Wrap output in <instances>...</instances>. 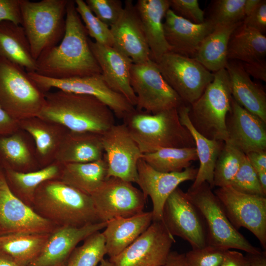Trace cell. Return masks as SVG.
<instances>
[{
  "label": "cell",
  "mask_w": 266,
  "mask_h": 266,
  "mask_svg": "<svg viewBox=\"0 0 266 266\" xmlns=\"http://www.w3.org/2000/svg\"><path fill=\"white\" fill-rule=\"evenodd\" d=\"M38 88L45 94L52 88L93 96L105 104L118 118L123 119L135 107L122 95L111 90L101 74L66 79H54L28 72Z\"/></svg>",
  "instance_id": "obj_12"
},
{
  "label": "cell",
  "mask_w": 266,
  "mask_h": 266,
  "mask_svg": "<svg viewBox=\"0 0 266 266\" xmlns=\"http://www.w3.org/2000/svg\"><path fill=\"white\" fill-rule=\"evenodd\" d=\"M68 0H22V27L36 61L46 50L57 45L66 32Z\"/></svg>",
  "instance_id": "obj_5"
},
{
  "label": "cell",
  "mask_w": 266,
  "mask_h": 266,
  "mask_svg": "<svg viewBox=\"0 0 266 266\" xmlns=\"http://www.w3.org/2000/svg\"><path fill=\"white\" fill-rule=\"evenodd\" d=\"M49 233L14 234L0 236V251L20 266H28L42 252Z\"/></svg>",
  "instance_id": "obj_36"
},
{
  "label": "cell",
  "mask_w": 266,
  "mask_h": 266,
  "mask_svg": "<svg viewBox=\"0 0 266 266\" xmlns=\"http://www.w3.org/2000/svg\"><path fill=\"white\" fill-rule=\"evenodd\" d=\"M66 21L63 39L59 44L40 55L36 60L35 72L54 79L101 74L90 47L87 31L73 0H68Z\"/></svg>",
  "instance_id": "obj_1"
},
{
  "label": "cell",
  "mask_w": 266,
  "mask_h": 266,
  "mask_svg": "<svg viewBox=\"0 0 266 266\" xmlns=\"http://www.w3.org/2000/svg\"><path fill=\"white\" fill-rule=\"evenodd\" d=\"M260 0H246L244 6L245 17L257 5Z\"/></svg>",
  "instance_id": "obj_55"
},
{
  "label": "cell",
  "mask_w": 266,
  "mask_h": 266,
  "mask_svg": "<svg viewBox=\"0 0 266 266\" xmlns=\"http://www.w3.org/2000/svg\"><path fill=\"white\" fill-rule=\"evenodd\" d=\"M219 266H249L246 258L241 252L227 250Z\"/></svg>",
  "instance_id": "obj_50"
},
{
  "label": "cell",
  "mask_w": 266,
  "mask_h": 266,
  "mask_svg": "<svg viewBox=\"0 0 266 266\" xmlns=\"http://www.w3.org/2000/svg\"><path fill=\"white\" fill-rule=\"evenodd\" d=\"M242 24L263 34L266 32V0H260L256 7L246 16Z\"/></svg>",
  "instance_id": "obj_46"
},
{
  "label": "cell",
  "mask_w": 266,
  "mask_h": 266,
  "mask_svg": "<svg viewBox=\"0 0 266 266\" xmlns=\"http://www.w3.org/2000/svg\"><path fill=\"white\" fill-rule=\"evenodd\" d=\"M249 266H266V251L259 253H246L245 256Z\"/></svg>",
  "instance_id": "obj_52"
},
{
  "label": "cell",
  "mask_w": 266,
  "mask_h": 266,
  "mask_svg": "<svg viewBox=\"0 0 266 266\" xmlns=\"http://www.w3.org/2000/svg\"><path fill=\"white\" fill-rule=\"evenodd\" d=\"M32 207L57 226L80 227L100 222L91 196L60 179L41 183L35 192Z\"/></svg>",
  "instance_id": "obj_3"
},
{
  "label": "cell",
  "mask_w": 266,
  "mask_h": 266,
  "mask_svg": "<svg viewBox=\"0 0 266 266\" xmlns=\"http://www.w3.org/2000/svg\"><path fill=\"white\" fill-rule=\"evenodd\" d=\"M141 159L154 169L162 172H180L198 160L195 147L163 148L142 154Z\"/></svg>",
  "instance_id": "obj_37"
},
{
  "label": "cell",
  "mask_w": 266,
  "mask_h": 266,
  "mask_svg": "<svg viewBox=\"0 0 266 266\" xmlns=\"http://www.w3.org/2000/svg\"><path fill=\"white\" fill-rule=\"evenodd\" d=\"M107 178L104 156L98 161L64 164L60 180L82 193L92 195Z\"/></svg>",
  "instance_id": "obj_34"
},
{
  "label": "cell",
  "mask_w": 266,
  "mask_h": 266,
  "mask_svg": "<svg viewBox=\"0 0 266 266\" xmlns=\"http://www.w3.org/2000/svg\"><path fill=\"white\" fill-rule=\"evenodd\" d=\"M103 155L102 134L69 131L55 161L62 164L91 162L102 159Z\"/></svg>",
  "instance_id": "obj_30"
},
{
  "label": "cell",
  "mask_w": 266,
  "mask_h": 266,
  "mask_svg": "<svg viewBox=\"0 0 266 266\" xmlns=\"http://www.w3.org/2000/svg\"><path fill=\"white\" fill-rule=\"evenodd\" d=\"M107 223L100 222L80 227H56L49 233L40 255L28 266H56L65 263L80 241L104 229Z\"/></svg>",
  "instance_id": "obj_22"
},
{
  "label": "cell",
  "mask_w": 266,
  "mask_h": 266,
  "mask_svg": "<svg viewBox=\"0 0 266 266\" xmlns=\"http://www.w3.org/2000/svg\"><path fill=\"white\" fill-rule=\"evenodd\" d=\"M175 242L163 221H153L132 244L109 260L114 266H164Z\"/></svg>",
  "instance_id": "obj_14"
},
{
  "label": "cell",
  "mask_w": 266,
  "mask_h": 266,
  "mask_svg": "<svg viewBox=\"0 0 266 266\" xmlns=\"http://www.w3.org/2000/svg\"><path fill=\"white\" fill-rule=\"evenodd\" d=\"M106 254L102 233L97 232L84 240L81 246L75 247L63 266H96Z\"/></svg>",
  "instance_id": "obj_38"
},
{
  "label": "cell",
  "mask_w": 266,
  "mask_h": 266,
  "mask_svg": "<svg viewBox=\"0 0 266 266\" xmlns=\"http://www.w3.org/2000/svg\"><path fill=\"white\" fill-rule=\"evenodd\" d=\"M156 63L166 81L187 105L199 99L214 78V73L194 58L172 52Z\"/></svg>",
  "instance_id": "obj_10"
},
{
  "label": "cell",
  "mask_w": 266,
  "mask_h": 266,
  "mask_svg": "<svg viewBox=\"0 0 266 266\" xmlns=\"http://www.w3.org/2000/svg\"><path fill=\"white\" fill-rule=\"evenodd\" d=\"M242 63V62H241ZM245 71L254 78L266 81V61L265 59L259 61L242 63Z\"/></svg>",
  "instance_id": "obj_48"
},
{
  "label": "cell",
  "mask_w": 266,
  "mask_h": 266,
  "mask_svg": "<svg viewBox=\"0 0 266 266\" xmlns=\"http://www.w3.org/2000/svg\"><path fill=\"white\" fill-rule=\"evenodd\" d=\"M20 128L33 138L41 168L55 161L57 154L69 130L59 124L37 116L19 121Z\"/></svg>",
  "instance_id": "obj_27"
},
{
  "label": "cell",
  "mask_w": 266,
  "mask_h": 266,
  "mask_svg": "<svg viewBox=\"0 0 266 266\" xmlns=\"http://www.w3.org/2000/svg\"><path fill=\"white\" fill-rule=\"evenodd\" d=\"M137 184L152 202L153 221H163L165 203L170 195L183 182L195 180L198 169L189 167L180 172L158 171L140 159L137 165Z\"/></svg>",
  "instance_id": "obj_18"
},
{
  "label": "cell",
  "mask_w": 266,
  "mask_h": 266,
  "mask_svg": "<svg viewBox=\"0 0 266 266\" xmlns=\"http://www.w3.org/2000/svg\"><path fill=\"white\" fill-rule=\"evenodd\" d=\"M227 250L206 245L185 254L187 266H219Z\"/></svg>",
  "instance_id": "obj_44"
},
{
  "label": "cell",
  "mask_w": 266,
  "mask_h": 266,
  "mask_svg": "<svg viewBox=\"0 0 266 266\" xmlns=\"http://www.w3.org/2000/svg\"><path fill=\"white\" fill-rule=\"evenodd\" d=\"M241 23L215 27L203 40L194 58L211 72L225 68L230 37Z\"/></svg>",
  "instance_id": "obj_33"
},
{
  "label": "cell",
  "mask_w": 266,
  "mask_h": 266,
  "mask_svg": "<svg viewBox=\"0 0 266 266\" xmlns=\"http://www.w3.org/2000/svg\"><path fill=\"white\" fill-rule=\"evenodd\" d=\"M0 58L23 67L28 72H36V61L23 28L9 21L0 23Z\"/></svg>",
  "instance_id": "obj_31"
},
{
  "label": "cell",
  "mask_w": 266,
  "mask_h": 266,
  "mask_svg": "<svg viewBox=\"0 0 266 266\" xmlns=\"http://www.w3.org/2000/svg\"><path fill=\"white\" fill-rule=\"evenodd\" d=\"M57 226L16 197L0 169V236L23 233H49Z\"/></svg>",
  "instance_id": "obj_16"
},
{
  "label": "cell",
  "mask_w": 266,
  "mask_h": 266,
  "mask_svg": "<svg viewBox=\"0 0 266 266\" xmlns=\"http://www.w3.org/2000/svg\"><path fill=\"white\" fill-rule=\"evenodd\" d=\"M0 266H21L12 259L0 251Z\"/></svg>",
  "instance_id": "obj_54"
},
{
  "label": "cell",
  "mask_w": 266,
  "mask_h": 266,
  "mask_svg": "<svg viewBox=\"0 0 266 266\" xmlns=\"http://www.w3.org/2000/svg\"><path fill=\"white\" fill-rule=\"evenodd\" d=\"M189 110V105L186 104L177 108L181 124L188 129L194 139L200 162L196 177L190 189H195L204 182L207 183L213 189L215 163L225 142L208 139L198 132L190 121Z\"/></svg>",
  "instance_id": "obj_29"
},
{
  "label": "cell",
  "mask_w": 266,
  "mask_h": 266,
  "mask_svg": "<svg viewBox=\"0 0 266 266\" xmlns=\"http://www.w3.org/2000/svg\"><path fill=\"white\" fill-rule=\"evenodd\" d=\"M20 129L19 121L10 116L0 105V135L12 133Z\"/></svg>",
  "instance_id": "obj_49"
},
{
  "label": "cell",
  "mask_w": 266,
  "mask_h": 266,
  "mask_svg": "<svg viewBox=\"0 0 266 266\" xmlns=\"http://www.w3.org/2000/svg\"><path fill=\"white\" fill-rule=\"evenodd\" d=\"M230 222L237 230L244 228L266 249V196L241 193L231 186L213 192Z\"/></svg>",
  "instance_id": "obj_11"
},
{
  "label": "cell",
  "mask_w": 266,
  "mask_h": 266,
  "mask_svg": "<svg viewBox=\"0 0 266 266\" xmlns=\"http://www.w3.org/2000/svg\"><path fill=\"white\" fill-rule=\"evenodd\" d=\"M164 266H187L185 254L170 251Z\"/></svg>",
  "instance_id": "obj_53"
},
{
  "label": "cell",
  "mask_w": 266,
  "mask_h": 266,
  "mask_svg": "<svg viewBox=\"0 0 266 266\" xmlns=\"http://www.w3.org/2000/svg\"><path fill=\"white\" fill-rule=\"evenodd\" d=\"M230 186L241 193L266 196L257 173L246 155Z\"/></svg>",
  "instance_id": "obj_42"
},
{
  "label": "cell",
  "mask_w": 266,
  "mask_h": 266,
  "mask_svg": "<svg viewBox=\"0 0 266 266\" xmlns=\"http://www.w3.org/2000/svg\"><path fill=\"white\" fill-rule=\"evenodd\" d=\"M245 155L255 171H266V151H252Z\"/></svg>",
  "instance_id": "obj_51"
},
{
  "label": "cell",
  "mask_w": 266,
  "mask_h": 266,
  "mask_svg": "<svg viewBox=\"0 0 266 266\" xmlns=\"http://www.w3.org/2000/svg\"><path fill=\"white\" fill-rule=\"evenodd\" d=\"M170 9L174 13L195 24L205 21L204 12L198 0H170Z\"/></svg>",
  "instance_id": "obj_45"
},
{
  "label": "cell",
  "mask_w": 266,
  "mask_h": 266,
  "mask_svg": "<svg viewBox=\"0 0 266 266\" xmlns=\"http://www.w3.org/2000/svg\"><path fill=\"white\" fill-rule=\"evenodd\" d=\"M152 222L151 211H143L132 216L116 218L108 221L102 234L106 254L109 258L121 253L142 233Z\"/></svg>",
  "instance_id": "obj_28"
},
{
  "label": "cell",
  "mask_w": 266,
  "mask_h": 266,
  "mask_svg": "<svg viewBox=\"0 0 266 266\" xmlns=\"http://www.w3.org/2000/svg\"><path fill=\"white\" fill-rule=\"evenodd\" d=\"M91 51L101 69L107 86L123 95L134 107L136 96L131 85V59L112 46L103 45L89 39Z\"/></svg>",
  "instance_id": "obj_21"
},
{
  "label": "cell",
  "mask_w": 266,
  "mask_h": 266,
  "mask_svg": "<svg viewBox=\"0 0 266 266\" xmlns=\"http://www.w3.org/2000/svg\"><path fill=\"white\" fill-rule=\"evenodd\" d=\"M102 142L107 178L114 177L137 184V165L142 153L125 125L112 126L102 134Z\"/></svg>",
  "instance_id": "obj_17"
},
{
  "label": "cell",
  "mask_w": 266,
  "mask_h": 266,
  "mask_svg": "<svg viewBox=\"0 0 266 266\" xmlns=\"http://www.w3.org/2000/svg\"><path fill=\"white\" fill-rule=\"evenodd\" d=\"M150 51L151 59L157 63L170 52L165 38L163 19L170 9V0H138L134 4Z\"/></svg>",
  "instance_id": "obj_25"
},
{
  "label": "cell",
  "mask_w": 266,
  "mask_h": 266,
  "mask_svg": "<svg viewBox=\"0 0 266 266\" xmlns=\"http://www.w3.org/2000/svg\"><path fill=\"white\" fill-rule=\"evenodd\" d=\"M100 266H114L109 260L102 259L100 262Z\"/></svg>",
  "instance_id": "obj_56"
},
{
  "label": "cell",
  "mask_w": 266,
  "mask_h": 266,
  "mask_svg": "<svg viewBox=\"0 0 266 266\" xmlns=\"http://www.w3.org/2000/svg\"><path fill=\"white\" fill-rule=\"evenodd\" d=\"M246 0H215L212 1L209 17L214 28L242 22L245 17Z\"/></svg>",
  "instance_id": "obj_40"
},
{
  "label": "cell",
  "mask_w": 266,
  "mask_h": 266,
  "mask_svg": "<svg viewBox=\"0 0 266 266\" xmlns=\"http://www.w3.org/2000/svg\"><path fill=\"white\" fill-rule=\"evenodd\" d=\"M45 98L37 117L70 131L102 134L115 124L113 112L93 96L58 90L45 93Z\"/></svg>",
  "instance_id": "obj_2"
},
{
  "label": "cell",
  "mask_w": 266,
  "mask_h": 266,
  "mask_svg": "<svg viewBox=\"0 0 266 266\" xmlns=\"http://www.w3.org/2000/svg\"><path fill=\"white\" fill-rule=\"evenodd\" d=\"M163 222L169 233L187 241L192 249L207 245L204 220L186 193L177 187L166 200Z\"/></svg>",
  "instance_id": "obj_15"
},
{
  "label": "cell",
  "mask_w": 266,
  "mask_h": 266,
  "mask_svg": "<svg viewBox=\"0 0 266 266\" xmlns=\"http://www.w3.org/2000/svg\"><path fill=\"white\" fill-rule=\"evenodd\" d=\"M40 168L34 142L26 131L0 135V169L28 172Z\"/></svg>",
  "instance_id": "obj_24"
},
{
  "label": "cell",
  "mask_w": 266,
  "mask_h": 266,
  "mask_svg": "<svg viewBox=\"0 0 266 266\" xmlns=\"http://www.w3.org/2000/svg\"><path fill=\"white\" fill-rule=\"evenodd\" d=\"M90 196L99 220L102 222L143 212L146 200L132 183L114 177L107 178Z\"/></svg>",
  "instance_id": "obj_13"
},
{
  "label": "cell",
  "mask_w": 266,
  "mask_h": 266,
  "mask_svg": "<svg viewBox=\"0 0 266 266\" xmlns=\"http://www.w3.org/2000/svg\"><path fill=\"white\" fill-rule=\"evenodd\" d=\"M76 10L84 24L88 35L95 41L113 46V40L110 28L98 18L83 0H75Z\"/></svg>",
  "instance_id": "obj_41"
},
{
  "label": "cell",
  "mask_w": 266,
  "mask_h": 266,
  "mask_svg": "<svg viewBox=\"0 0 266 266\" xmlns=\"http://www.w3.org/2000/svg\"><path fill=\"white\" fill-rule=\"evenodd\" d=\"M186 194L204 220L207 245L225 250L235 249L246 253H256L262 251L251 244L233 226L207 183L204 182L194 189L189 188Z\"/></svg>",
  "instance_id": "obj_7"
},
{
  "label": "cell",
  "mask_w": 266,
  "mask_h": 266,
  "mask_svg": "<svg viewBox=\"0 0 266 266\" xmlns=\"http://www.w3.org/2000/svg\"><path fill=\"white\" fill-rule=\"evenodd\" d=\"M266 36L242 24L232 33L228 47V60L249 63L265 59Z\"/></svg>",
  "instance_id": "obj_35"
},
{
  "label": "cell",
  "mask_w": 266,
  "mask_h": 266,
  "mask_svg": "<svg viewBox=\"0 0 266 266\" xmlns=\"http://www.w3.org/2000/svg\"><path fill=\"white\" fill-rule=\"evenodd\" d=\"M63 166L64 164L55 161L44 167L28 172H20L10 169L2 170L13 194L32 207L37 188L47 180L60 179Z\"/></svg>",
  "instance_id": "obj_32"
},
{
  "label": "cell",
  "mask_w": 266,
  "mask_h": 266,
  "mask_svg": "<svg viewBox=\"0 0 266 266\" xmlns=\"http://www.w3.org/2000/svg\"><path fill=\"white\" fill-rule=\"evenodd\" d=\"M93 14L109 28L119 19L124 5L120 0H86Z\"/></svg>",
  "instance_id": "obj_43"
},
{
  "label": "cell",
  "mask_w": 266,
  "mask_h": 266,
  "mask_svg": "<svg viewBox=\"0 0 266 266\" xmlns=\"http://www.w3.org/2000/svg\"><path fill=\"white\" fill-rule=\"evenodd\" d=\"M245 156V154L238 149L225 143L215 165L214 187L230 186Z\"/></svg>",
  "instance_id": "obj_39"
},
{
  "label": "cell",
  "mask_w": 266,
  "mask_h": 266,
  "mask_svg": "<svg viewBox=\"0 0 266 266\" xmlns=\"http://www.w3.org/2000/svg\"><path fill=\"white\" fill-rule=\"evenodd\" d=\"M22 0H0V23L9 21L22 25Z\"/></svg>",
  "instance_id": "obj_47"
},
{
  "label": "cell",
  "mask_w": 266,
  "mask_h": 266,
  "mask_svg": "<svg viewBox=\"0 0 266 266\" xmlns=\"http://www.w3.org/2000/svg\"><path fill=\"white\" fill-rule=\"evenodd\" d=\"M130 82L136 96L135 109L151 114L178 108L185 104L166 81L152 60L133 64Z\"/></svg>",
  "instance_id": "obj_9"
},
{
  "label": "cell",
  "mask_w": 266,
  "mask_h": 266,
  "mask_svg": "<svg viewBox=\"0 0 266 266\" xmlns=\"http://www.w3.org/2000/svg\"><path fill=\"white\" fill-rule=\"evenodd\" d=\"M63 264H61V265H58V266H63Z\"/></svg>",
  "instance_id": "obj_57"
},
{
  "label": "cell",
  "mask_w": 266,
  "mask_h": 266,
  "mask_svg": "<svg viewBox=\"0 0 266 266\" xmlns=\"http://www.w3.org/2000/svg\"><path fill=\"white\" fill-rule=\"evenodd\" d=\"M232 99L226 69L214 72L213 80L202 95L189 105V117L194 127L208 139L226 142V119Z\"/></svg>",
  "instance_id": "obj_6"
},
{
  "label": "cell",
  "mask_w": 266,
  "mask_h": 266,
  "mask_svg": "<svg viewBox=\"0 0 266 266\" xmlns=\"http://www.w3.org/2000/svg\"><path fill=\"white\" fill-rule=\"evenodd\" d=\"M163 22L164 33L170 52L194 58L204 38L214 29L208 20L195 24L169 9Z\"/></svg>",
  "instance_id": "obj_23"
},
{
  "label": "cell",
  "mask_w": 266,
  "mask_h": 266,
  "mask_svg": "<svg viewBox=\"0 0 266 266\" xmlns=\"http://www.w3.org/2000/svg\"><path fill=\"white\" fill-rule=\"evenodd\" d=\"M113 46L129 57L133 64L151 59L150 51L141 21L132 0H126L117 21L110 27Z\"/></svg>",
  "instance_id": "obj_20"
},
{
  "label": "cell",
  "mask_w": 266,
  "mask_h": 266,
  "mask_svg": "<svg viewBox=\"0 0 266 266\" xmlns=\"http://www.w3.org/2000/svg\"><path fill=\"white\" fill-rule=\"evenodd\" d=\"M45 94L22 66L0 58V105L18 121L37 116Z\"/></svg>",
  "instance_id": "obj_8"
},
{
  "label": "cell",
  "mask_w": 266,
  "mask_h": 266,
  "mask_svg": "<svg viewBox=\"0 0 266 266\" xmlns=\"http://www.w3.org/2000/svg\"><path fill=\"white\" fill-rule=\"evenodd\" d=\"M123 124L142 154L167 147H195L194 139L179 120L177 108L156 114L133 110Z\"/></svg>",
  "instance_id": "obj_4"
},
{
  "label": "cell",
  "mask_w": 266,
  "mask_h": 266,
  "mask_svg": "<svg viewBox=\"0 0 266 266\" xmlns=\"http://www.w3.org/2000/svg\"><path fill=\"white\" fill-rule=\"evenodd\" d=\"M233 98V97H232ZM266 123L240 106L233 98L226 119L228 143L246 154L266 151Z\"/></svg>",
  "instance_id": "obj_19"
},
{
  "label": "cell",
  "mask_w": 266,
  "mask_h": 266,
  "mask_svg": "<svg viewBox=\"0 0 266 266\" xmlns=\"http://www.w3.org/2000/svg\"><path fill=\"white\" fill-rule=\"evenodd\" d=\"M233 98L242 107L266 123V94L253 82L242 63L228 60L226 66Z\"/></svg>",
  "instance_id": "obj_26"
}]
</instances>
